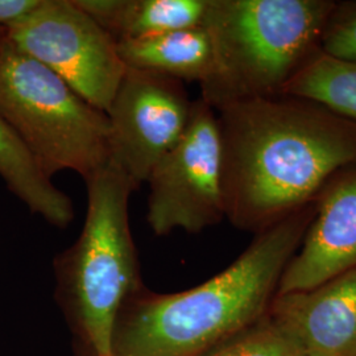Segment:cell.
<instances>
[{
	"label": "cell",
	"instance_id": "cell-7",
	"mask_svg": "<svg viewBox=\"0 0 356 356\" xmlns=\"http://www.w3.org/2000/svg\"><path fill=\"white\" fill-rule=\"evenodd\" d=\"M147 220L157 236L197 234L225 219L222 145L216 111L198 98L177 144L154 165Z\"/></svg>",
	"mask_w": 356,
	"mask_h": 356
},
{
	"label": "cell",
	"instance_id": "cell-14",
	"mask_svg": "<svg viewBox=\"0 0 356 356\" xmlns=\"http://www.w3.org/2000/svg\"><path fill=\"white\" fill-rule=\"evenodd\" d=\"M282 94L312 99L356 123V63L341 61L319 51Z\"/></svg>",
	"mask_w": 356,
	"mask_h": 356
},
{
	"label": "cell",
	"instance_id": "cell-2",
	"mask_svg": "<svg viewBox=\"0 0 356 356\" xmlns=\"http://www.w3.org/2000/svg\"><path fill=\"white\" fill-rule=\"evenodd\" d=\"M314 214L310 204L256 234L231 266L198 286L156 293L143 284L119 312L113 356H204L263 318Z\"/></svg>",
	"mask_w": 356,
	"mask_h": 356
},
{
	"label": "cell",
	"instance_id": "cell-6",
	"mask_svg": "<svg viewBox=\"0 0 356 356\" xmlns=\"http://www.w3.org/2000/svg\"><path fill=\"white\" fill-rule=\"evenodd\" d=\"M6 38L107 113L127 67L114 38L74 0H42L35 13L6 29Z\"/></svg>",
	"mask_w": 356,
	"mask_h": 356
},
{
	"label": "cell",
	"instance_id": "cell-1",
	"mask_svg": "<svg viewBox=\"0 0 356 356\" xmlns=\"http://www.w3.org/2000/svg\"><path fill=\"white\" fill-rule=\"evenodd\" d=\"M216 111L225 218L235 229L272 227L356 166V123L312 99L280 94Z\"/></svg>",
	"mask_w": 356,
	"mask_h": 356
},
{
	"label": "cell",
	"instance_id": "cell-18",
	"mask_svg": "<svg viewBox=\"0 0 356 356\" xmlns=\"http://www.w3.org/2000/svg\"><path fill=\"white\" fill-rule=\"evenodd\" d=\"M4 38H6V28L0 26V51H1L3 42H4Z\"/></svg>",
	"mask_w": 356,
	"mask_h": 356
},
{
	"label": "cell",
	"instance_id": "cell-15",
	"mask_svg": "<svg viewBox=\"0 0 356 356\" xmlns=\"http://www.w3.org/2000/svg\"><path fill=\"white\" fill-rule=\"evenodd\" d=\"M204 356H305L300 343L269 314Z\"/></svg>",
	"mask_w": 356,
	"mask_h": 356
},
{
	"label": "cell",
	"instance_id": "cell-13",
	"mask_svg": "<svg viewBox=\"0 0 356 356\" xmlns=\"http://www.w3.org/2000/svg\"><path fill=\"white\" fill-rule=\"evenodd\" d=\"M0 177L7 189L51 226L66 229L74 219L72 198L51 182L0 115Z\"/></svg>",
	"mask_w": 356,
	"mask_h": 356
},
{
	"label": "cell",
	"instance_id": "cell-10",
	"mask_svg": "<svg viewBox=\"0 0 356 356\" xmlns=\"http://www.w3.org/2000/svg\"><path fill=\"white\" fill-rule=\"evenodd\" d=\"M268 314L305 356H356V268L310 289L276 293Z\"/></svg>",
	"mask_w": 356,
	"mask_h": 356
},
{
	"label": "cell",
	"instance_id": "cell-4",
	"mask_svg": "<svg viewBox=\"0 0 356 356\" xmlns=\"http://www.w3.org/2000/svg\"><path fill=\"white\" fill-rule=\"evenodd\" d=\"M85 182L83 227L54 260L56 300L73 334L76 356H113L119 312L143 285L128 211L136 189L111 161Z\"/></svg>",
	"mask_w": 356,
	"mask_h": 356
},
{
	"label": "cell",
	"instance_id": "cell-16",
	"mask_svg": "<svg viewBox=\"0 0 356 356\" xmlns=\"http://www.w3.org/2000/svg\"><path fill=\"white\" fill-rule=\"evenodd\" d=\"M326 56L356 63V0H335L321 38Z\"/></svg>",
	"mask_w": 356,
	"mask_h": 356
},
{
	"label": "cell",
	"instance_id": "cell-9",
	"mask_svg": "<svg viewBox=\"0 0 356 356\" xmlns=\"http://www.w3.org/2000/svg\"><path fill=\"white\" fill-rule=\"evenodd\" d=\"M356 268V166L331 179L277 293L305 291Z\"/></svg>",
	"mask_w": 356,
	"mask_h": 356
},
{
	"label": "cell",
	"instance_id": "cell-8",
	"mask_svg": "<svg viewBox=\"0 0 356 356\" xmlns=\"http://www.w3.org/2000/svg\"><path fill=\"white\" fill-rule=\"evenodd\" d=\"M193 101L185 83L170 76L128 69L107 110L110 161L135 189L181 139Z\"/></svg>",
	"mask_w": 356,
	"mask_h": 356
},
{
	"label": "cell",
	"instance_id": "cell-17",
	"mask_svg": "<svg viewBox=\"0 0 356 356\" xmlns=\"http://www.w3.org/2000/svg\"><path fill=\"white\" fill-rule=\"evenodd\" d=\"M42 0H0V26L8 29L35 13Z\"/></svg>",
	"mask_w": 356,
	"mask_h": 356
},
{
	"label": "cell",
	"instance_id": "cell-3",
	"mask_svg": "<svg viewBox=\"0 0 356 356\" xmlns=\"http://www.w3.org/2000/svg\"><path fill=\"white\" fill-rule=\"evenodd\" d=\"M335 0H207L213 65L200 85L214 110L276 97L321 51Z\"/></svg>",
	"mask_w": 356,
	"mask_h": 356
},
{
	"label": "cell",
	"instance_id": "cell-12",
	"mask_svg": "<svg viewBox=\"0 0 356 356\" xmlns=\"http://www.w3.org/2000/svg\"><path fill=\"white\" fill-rule=\"evenodd\" d=\"M128 69L170 76L181 82H198L210 74L211 42L202 26L116 42Z\"/></svg>",
	"mask_w": 356,
	"mask_h": 356
},
{
	"label": "cell",
	"instance_id": "cell-5",
	"mask_svg": "<svg viewBox=\"0 0 356 356\" xmlns=\"http://www.w3.org/2000/svg\"><path fill=\"white\" fill-rule=\"evenodd\" d=\"M0 115L41 170L83 179L110 161L108 118L7 38L0 51Z\"/></svg>",
	"mask_w": 356,
	"mask_h": 356
},
{
	"label": "cell",
	"instance_id": "cell-11",
	"mask_svg": "<svg viewBox=\"0 0 356 356\" xmlns=\"http://www.w3.org/2000/svg\"><path fill=\"white\" fill-rule=\"evenodd\" d=\"M116 42L202 26L207 0H74Z\"/></svg>",
	"mask_w": 356,
	"mask_h": 356
}]
</instances>
